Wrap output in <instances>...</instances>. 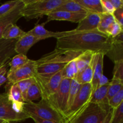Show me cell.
<instances>
[{
  "mask_svg": "<svg viewBox=\"0 0 123 123\" xmlns=\"http://www.w3.org/2000/svg\"><path fill=\"white\" fill-rule=\"evenodd\" d=\"M112 38L98 30L61 31L56 38V48L64 50L90 51L106 55L110 50Z\"/></svg>",
  "mask_w": 123,
  "mask_h": 123,
  "instance_id": "1",
  "label": "cell"
},
{
  "mask_svg": "<svg viewBox=\"0 0 123 123\" xmlns=\"http://www.w3.org/2000/svg\"><path fill=\"white\" fill-rule=\"evenodd\" d=\"M84 52L76 50H64L55 48L53 51L44 54L36 61V66L44 64H67L72 60L76 59Z\"/></svg>",
  "mask_w": 123,
  "mask_h": 123,
  "instance_id": "7",
  "label": "cell"
},
{
  "mask_svg": "<svg viewBox=\"0 0 123 123\" xmlns=\"http://www.w3.org/2000/svg\"><path fill=\"white\" fill-rule=\"evenodd\" d=\"M100 22L98 24L97 30L100 32L107 34V30L109 26L115 22L112 14L106 13L100 14Z\"/></svg>",
  "mask_w": 123,
  "mask_h": 123,
  "instance_id": "26",
  "label": "cell"
},
{
  "mask_svg": "<svg viewBox=\"0 0 123 123\" xmlns=\"http://www.w3.org/2000/svg\"><path fill=\"white\" fill-rule=\"evenodd\" d=\"M28 118H30V115L25 112L18 114L14 111L12 102L8 99L6 92L0 94V120L11 123V121L20 122Z\"/></svg>",
  "mask_w": 123,
  "mask_h": 123,
  "instance_id": "9",
  "label": "cell"
},
{
  "mask_svg": "<svg viewBox=\"0 0 123 123\" xmlns=\"http://www.w3.org/2000/svg\"><path fill=\"white\" fill-rule=\"evenodd\" d=\"M8 123V122H6V123Z\"/></svg>",
  "mask_w": 123,
  "mask_h": 123,
  "instance_id": "46",
  "label": "cell"
},
{
  "mask_svg": "<svg viewBox=\"0 0 123 123\" xmlns=\"http://www.w3.org/2000/svg\"><path fill=\"white\" fill-rule=\"evenodd\" d=\"M112 115H113V109H111L110 111H109V112L108 113V115H107V117H106V118L105 119L104 121H103L102 123H111Z\"/></svg>",
  "mask_w": 123,
  "mask_h": 123,
  "instance_id": "44",
  "label": "cell"
},
{
  "mask_svg": "<svg viewBox=\"0 0 123 123\" xmlns=\"http://www.w3.org/2000/svg\"><path fill=\"white\" fill-rule=\"evenodd\" d=\"M30 59H28L26 55H22V54L15 55L10 60L8 63L10 69L7 72V73H12L13 71L22 67Z\"/></svg>",
  "mask_w": 123,
  "mask_h": 123,
  "instance_id": "27",
  "label": "cell"
},
{
  "mask_svg": "<svg viewBox=\"0 0 123 123\" xmlns=\"http://www.w3.org/2000/svg\"><path fill=\"white\" fill-rule=\"evenodd\" d=\"M54 11H64L73 13H88V11L75 0H65L64 2Z\"/></svg>",
  "mask_w": 123,
  "mask_h": 123,
  "instance_id": "19",
  "label": "cell"
},
{
  "mask_svg": "<svg viewBox=\"0 0 123 123\" xmlns=\"http://www.w3.org/2000/svg\"><path fill=\"white\" fill-rule=\"evenodd\" d=\"M20 0H14L6 2L0 6V17L7 14L10 12L18 4Z\"/></svg>",
  "mask_w": 123,
  "mask_h": 123,
  "instance_id": "37",
  "label": "cell"
},
{
  "mask_svg": "<svg viewBox=\"0 0 123 123\" xmlns=\"http://www.w3.org/2000/svg\"><path fill=\"white\" fill-rule=\"evenodd\" d=\"M100 2L102 4L103 13L113 14V13L115 11V9L113 7L112 4L110 2V1L109 0H100Z\"/></svg>",
  "mask_w": 123,
  "mask_h": 123,
  "instance_id": "39",
  "label": "cell"
},
{
  "mask_svg": "<svg viewBox=\"0 0 123 123\" xmlns=\"http://www.w3.org/2000/svg\"><path fill=\"white\" fill-rule=\"evenodd\" d=\"M75 60H72L70 62L67 63L64 68L62 69L63 79H68L72 80L76 78L78 73V70Z\"/></svg>",
  "mask_w": 123,
  "mask_h": 123,
  "instance_id": "28",
  "label": "cell"
},
{
  "mask_svg": "<svg viewBox=\"0 0 123 123\" xmlns=\"http://www.w3.org/2000/svg\"><path fill=\"white\" fill-rule=\"evenodd\" d=\"M91 83L82 84L80 90L73 100L72 105L67 109L64 118L67 123H70L75 118L79 113L84 109L90 102L92 94Z\"/></svg>",
  "mask_w": 123,
  "mask_h": 123,
  "instance_id": "5",
  "label": "cell"
},
{
  "mask_svg": "<svg viewBox=\"0 0 123 123\" xmlns=\"http://www.w3.org/2000/svg\"><path fill=\"white\" fill-rule=\"evenodd\" d=\"M36 67L37 66L36 61L29 60L22 67L13 71L12 73H7V84L6 87L23 80L34 78L36 74Z\"/></svg>",
  "mask_w": 123,
  "mask_h": 123,
  "instance_id": "10",
  "label": "cell"
},
{
  "mask_svg": "<svg viewBox=\"0 0 123 123\" xmlns=\"http://www.w3.org/2000/svg\"><path fill=\"white\" fill-rule=\"evenodd\" d=\"M62 71L52 76H42L36 73L34 78L40 90L42 99L47 100L56 92L63 79Z\"/></svg>",
  "mask_w": 123,
  "mask_h": 123,
  "instance_id": "8",
  "label": "cell"
},
{
  "mask_svg": "<svg viewBox=\"0 0 123 123\" xmlns=\"http://www.w3.org/2000/svg\"><path fill=\"white\" fill-rule=\"evenodd\" d=\"M24 111L28 114H33L43 120L55 123H67L64 118L54 110L46 100L42 99L37 103H25Z\"/></svg>",
  "mask_w": 123,
  "mask_h": 123,
  "instance_id": "4",
  "label": "cell"
},
{
  "mask_svg": "<svg viewBox=\"0 0 123 123\" xmlns=\"http://www.w3.org/2000/svg\"><path fill=\"white\" fill-rule=\"evenodd\" d=\"M30 116V118H32L36 123H55L53 121H48V120H43V119L37 117L36 115L33 114H29Z\"/></svg>",
  "mask_w": 123,
  "mask_h": 123,
  "instance_id": "42",
  "label": "cell"
},
{
  "mask_svg": "<svg viewBox=\"0 0 123 123\" xmlns=\"http://www.w3.org/2000/svg\"><path fill=\"white\" fill-rule=\"evenodd\" d=\"M110 81L111 80H109V79H108V78L103 74L102 75V76L100 77V78L99 79V80H98L97 88L100 87V86H103V85H107V84H109V83H110Z\"/></svg>",
  "mask_w": 123,
  "mask_h": 123,
  "instance_id": "41",
  "label": "cell"
},
{
  "mask_svg": "<svg viewBox=\"0 0 123 123\" xmlns=\"http://www.w3.org/2000/svg\"><path fill=\"white\" fill-rule=\"evenodd\" d=\"M6 93L7 94L8 99L13 103H25L23 98L22 94L20 89L16 84H12L6 87Z\"/></svg>",
  "mask_w": 123,
  "mask_h": 123,
  "instance_id": "23",
  "label": "cell"
},
{
  "mask_svg": "<svg viewBox=\"0 0 123 123\" xmlns=\"http://www.w3.org/2000/svg\"><path fill=\"white\" fill-rule=\"evenodd\" d=\"M40 98H41L40 90L37 83H35L31 85L26 91L25 102V103L33 102V101L37 100Z\"/></svg>",
  "mask_w": 123,
  "mask_h": 123,
  "instance_id": "29",
  "label": "cell"
},
{
  "mask_svg": "<svg viewBox=\"0 0 123 123\" xmlns=\"http://www.w3.org/2000/svg\"><path fill=\"white\" fill-rule=\"evenodd\" d=\"M24 7V4L22 0H20L10 12L0 17V40L2 39V34L6 28L11 24H16L19 19L22 17L21 12Z\"/></svg>",
  "mask_w": 123,
  "mask_h": 123,
  "instance_id": "11",
  "label": "cell"
},
{
  "mask_svg": "<svg viewBox=\"0 0 123 123\" xmlns=\"http://www.w3.org/2000/svg\"><path fill=\"white\" fill-rule=\"evenodd\" d=\"M123 32L118 36L112 38V46L110 50L106 55L108 56L109 58L115 62L120 60H123Z\"/></svg>",
  "mask_w": 123,
  "mask_h": 123,
  "instance_id": "16",
  "label": "cell"
},
{
  "mask_svg": "<svg viewBox=\"0 0 123 123\" xmlns=\"http://www.w3.org/2000/svg\"><path fill=\"white\" fill-rule=\"evenodd\" d=\"M6 122H7V121H3V120H0V123H5Z\"/></svg>",
  "mask_w": 123,
  "mask_h": 123,
  "instance_id": "45",
  "label": "cell"
},
{
  "mask_svg": "<svg viewBox=\"0 0 123 123\" xmlns=\"http://www.w3.org/2000/svg\"><path fill=\"white\" fill-rule=\"evenodd\" d=\"M81 85L82 84H79L75 79H73L71 80L70 86L69 88V92H68V108H67V109L72 105L73 100H74L76 96L78 94L79 91L80 90Z\"/></svg>",
  "mask_w": 123,
  "mask_h": 123,
  "instance_id": "31",
  "label": "cell"
},
{
  "mask_svg": "<svg viewBox=\"0 0 123 123\" xmlns=\"http://www.w3.org/2000/svg\"><path fill=\"white\" fill-rule=\"evenodd\" d=\"M111 109L109 104L89 102L70 123H102Z\"/></svg>",
  "mask_w": 123,
  "mask_h": 123,
  "instance_id": "3",
  "label": "cell"
},
{
  "mask_svg": "<svg viewBox=\"0 0 123 123\" xmlns=\"http://www.w3.org/2000/svg\"><path fill=\"white\" fill-rule=\"evenodd\" d=\"M100 19V14L88 13L85 18L78 23L74 30L76 31H91L97 30Z\"/></svg>",
  "mask_w": 123,
  "mask_h": 123,
  "instance_id": "15",
  "label": "cell"
},
{
  "mask_svg": "<svg viewBox=\"0 0 123 123\" xmlns=\"http://www.w3.org/2000/svg\"><path fill=\"white\" fill-rule=\"evenodd\" d=\"M87 13H73L64 11H53L48 14L47 22L51 20L68 21L71 22L79 23L82 20Z\"/></svg>",
  "mask_w": 123,
  "mask_h": 123,
  "instance_id": "12",
  "label": "cell"
},
{
  "mask_svg": "<svg viewBox=\"0 0 123 123\" xmlns=\"http://www.w3.org/2000/svg\"><path fill=\"white\" fill-rule=\"evenodd\" d=\"M123 32V26L116 21L112 24L107 30V35L111 38H115Z\"/></svg>",
  "mask_w": 123,
  "mask_h": 123,
  "instance_id": "36",
  "label": "cell"
},
{
  "mask_svg": "<svg viewBox=\"0 0 123 123\" xmlns=\"http://www.w3.org/2000/svg\"><path fill=\"white\" fill-rule=\"evenodd\" d=\"M8 123H10V122H8Z\"/></svg>",
  "mask_w": 123,
  "mask_h": 123,
  "instance_id": "47",
  "label": "cell"
},
{
  "mask_svg": "<svg viewBox=\"0 0 123 123\" xmlns=\"http://www.w3.org/2000/svg\"><path fill=\"white\" fill-rule=\"evenodd\" d=\"M25 34L26 32L21 30L16 24H11L4 32L2 38L6 40H18Z\"/></svg>",
  "mask_w": 123,
  "mask_h": 123,
  "instance_id": "24",
  "label": "cell"
},
{
  "mask_svg": "<svg viewBox=\"0 0 123 123\" xmlns=\"http://www.w3.org/2000/svg\"><path fill=\"white\" fill-rule=\"evenodd\" d=\"M17 40H0V67L15 55L14 45Z\"/></svg>",
  "mask_w": 123,
  "mask_h": 123,
  "instance_id": "13",
  "label": "cell"
},
{
  "mask_svg": "<svg viewBox=\"0 0 123 123\" xmlns=\"http://www.w3.org/2000/svg\"><path fill=\"white\" fill-rule=\"evenodd\" d=\"M104 56V54H101V53H96L95 54L93 76H92V81H91L92 92L97 89L98 80L103 74Z\"/></svg>",
  "mask_w": 123,
  "mask_h": 123,
  "instance_id": "17",
  "label": "cell"
},
{
  "mask_svg": "<svg viewBox=\"0 0 123 123\" xmlns=\"http://www.w3.org/2000/svg\"><path fill=\"white\" fill-rule=\"evenodd\" d=\"M115 21L118 23L121 26L123 25V8L115 10L112 14Z\"/></svg>",
  "mask_w": 123,
  "mask_h": 123,
  "instance_id": "40",
  "label": "cell"
},
{
  "mask_svg": "<svg viewBox=\"0 0 123 123\" xmlns=\"http://www.w3.org/2000/svg\"><path fill=\"white\" fill-rule=\"evenodd\" d=\"M95 54L89 66L83 71L78 73L75 79L80 84L91 83L93 76V68L94 64Z\"/></svg>",
  "mask_w": 123,
  "mask_h": 123,
  "instance_id": "20",
  "label": "cell"
},
{
  "mask_svg": "<svg viewBox=\"0 0 123 123\" xmlns=\"http://www.w3.org/2000/svg\"><path fill=\"white\" fill-rule=\"evenodd\" d=\"M115 10L123 8V0H109Z\"/></svg>",
  "mask_w": 123,
  "mask_h": 123,
  "instance_id": "43",
  "label": "cell"
},
{
  "mask_svg": "<svg viewBox=\"0 0 123 123\" xmlns=\"http://www.w3.org/2000/svg\"><path fill=\"white\" fill-rule=\"evenodd\" d=\"M45 23L42 24H37L28 32L37 38L39 41L50 37L57 38L60 35V32H53V31H48L44 28Z\"/></svg>",
  "mask_w": 123,
  "mask_h": 123,
  "instance_id": "18",
  "label": "cell"
},
{
  "mask_svg": "<svg viewBox=\"0 0 123 123\" xmlns=\"http://www.w3.org/2000/svg\"><path fill=\"white\" fill-rule=\"evenodd\" d=\"M123 89V82L119 80L112 79L110 81L109 88L107 93V99L109 101L112 97Z\"/></svg>",
  "mask_w": 123,
  "mask_h": 123,
  "instance_id": "30",
  "label": "cell"
},
{
  "mask_svg": "<svg viewBox=\"0 0 123 123\" xmlns=\"http://www.w3.org/2000/svg\"><path fill=\"white\" fill-rule=\"evenodd\" d=\"M24 7L22 10V17L26 20L38 19L48 16L65 0H22Z\"/></svg>",
  "mask_w": 123,
  "mask_h": 123,
  "instance_id": "2",
  "label": "cell"
},
{
  "mask_svg": "<svg viewBox=\"0 0 123 123\" xmlns=\"http://www.w3.org/2000/svg\"><path fill=\"white\" fill-rule=\"evenodd\" d=\"M94 54L96 53L90 51L84 52L76 59L75 61L78 73H80L89 66Z\"/></svg>",
  "mask_w": 123,
  "mask_h": 123,
  "instance_id": "25",
  "label": "cell"
},
{
  "mask_svg": "<svg viewBox=\"0 0 123 123\" xmlns=\"http://www.w3.org/2000/svg\"><path fill=\"white\" fill-rule=\"evenodd\" d=\"M123 102V89L120 90L117 94L112 97L108 101V104L111 109H114L117 108Z\"/></svg>",
  "mask_w": 123,
  "mask_h": 123,
  "instance_id": "35",
  "label": "cell"
},
{
  "mask_svg": "<svg viewBox=\"0 0 123 123\" xmlns=\"http://www.w3.org/2000/svg\"><path fill=\"white\" fill-rule=\"evenodd\" d=\"M114 62L112 79L123 82V60L116 61Z\"/></svg>",
  "mask_w": 123,
  "mask_h": 123,
  "instance_id": "32",
  "label": "cell"
},
{
  "mask_svg": "<svg viewBox=\"0 0 123 123\" xmlns=\"http://www.w3.org/2000/svg\"><path fill=\"white\" fill-rule=\"evenodd\" d=\"M35 83H36V81L34 78L25 79V80H23L22 81L16 83L17 85H18V87L20 89V91H21V93L22 94V97L24 101H25L26 91L28 90L30 86L32 85V84H35Z\"/></svg>",
  "mask_w": 123,
  "mask_h": 123,
  "instance_id": "33",
  "label": "cell"
},
{
  "mask_svg": "<svg viewBox=\"0 0 123 123\" xmlns=\"http://www.w3.org/2000/svg\"><path fill=\"white\" fill-rule=\"evenodd\" d=\"M111 123H123V102L113 109Z\"/></svg>",
  "mask_w": 123,
  "mask_h": 123,
  "instance_id": "34",
  "label": "cell"
},
{
  "mask_svg": "<svg viewBox=\"0 0 123 123\" xmlns=\"http://www.w3.org/2000/svg\"><path fill=\"white\" fill-rule=\"evenodd\" d=\"M109 85H110V83L106 85L97 88L94 91L92 92L90 102L108 104V100L107 99V93H108Z\"/></svg>",
  "mask_w": 123,
  "mask_h": 123,
  "instance_id": "21",
  "label": "cell"
},
{
  "mask_svg": "<svg viewBox=\"0 0 123 123\" xmlns=\"http://www.w3.org/2000/svg\"><path fill=\"white\" fill-rule=\"evenodd\" d=\"M10 60L7 61L4 64L2 65L0 67V86L7 82V72H8V67H9L8 63H9Z\"/></svg>",
  "mask_w": 123,
  "mask_h": 123,
  "instance_id": "38",
  "label": "cell"
},
{
  "mask_svg": "<svg viewBox=\"0 0 123 123\" xmlns=\"http://www.w3.org/2000/svg\"><path fill=\"white\" fill-rule=\"evenodd\" d=\"M40 42L37 38L26 32V34L17 40L14 45V51L17 54L26 55L30 48Z\"/></svg>",
  "mask_w": 123,
  "mask_h": 123,
  "instance_id": "14",
  "label": "cell"
},
{
  "mask_svg": "<svg viewBox=\"0 0 123 123\" xmlns=\"http://www.w3.org/2000/svg\"><path fill=\"white\" fill-rule=\"evenodd\" d=\"M78 4L82 6L88 13L101 14L103 13L100 0H75Z\"/></svg>",
  "mask_w": 123,
  "mask_h": 123,
  "instance_id": "22",
  "label": "cell"
},
{
  "mask_svg": "<svg viewBox=\"0 0 123 123\" xmlns=\"http://www.w3.org/2000/svg\"><path fill=\"white\" fill-rule=\"evenodd\" d=\"M71 79H63L56 92L47 100L49 105L64 117L68 108V92Z\"/></svg>",
  "mask_w": 123,
  "mask_h": 123,
  "instance_id": "6",
  "label": "cell"
}]
</instances>
